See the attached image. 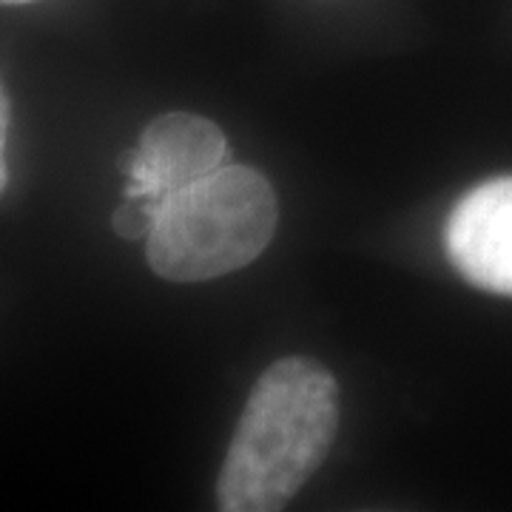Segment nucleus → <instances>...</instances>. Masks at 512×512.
Returning a JSON list of instances; mask_svg holds the SVG:
<instances>
[{"label": "nucleus", "mask_w": 512, "mask_h": 512, "mask_svg": "<svg viewBox=\"0 0 512 512\" xmlns=\"http://www.w3.org/2000/svg\"><path fill=\"white\" fill-rule=\"evenodd\" d=\"M154 211L157 205L146 197H131L126 194V200L117 205L114 211V231L123 239H148L151 228H154Z\"/></svg>", "instance_id": "5"}, {"label": "nucleus", "mask_w": 512, "mask_h": 512, "mask_svg": "<svg viewBox=\"0 0 512 512\" xmlns=\"http://www.w3.org/2000/svg\"><path fill=\"white\" fill-rule=\"evenodd\" d=\"M339 430V384L305 356L279 359L254 384L217 481L225 512L282 510L322 467Z\"/></svg>", "instance_id": "1"}, {"label": "nucleus", "mask_w": 512, "mask_h": 512, "mask_svg": "<svg viewBox=\"0 0 512 512\" xmlns=\"http://www.w3.org/2000/svg\"><path fill=\"white\" fill-rule=\"evenodd\" d=\"M6 128H9V97L0 83V194L6 191V163H3V148H6Z\"/></svg>", "instance_id": "6"}, {"label": "nucleus", "mask_w": 512, "mask_h": 512, "mask_svg": "<svg viewBox=\"0 0 512 512\" xmlns=\"http://www.w3.org/2000/svg\"><path fill=\"white\" fill-rule=\"evenodd\" d=\"M0 3H6V6H15V3H32V0H0Z\"/></svg>", "instance_id": "7"}, {"label": "nucleus", "mask_w": 512, "mask_h": 512, "mask_svg": "<svg viewBox=\"0 0 512 512\" xmlns=\"http://www.w3.org/2000/svg\"><path fill=\"white\" fill-rule=\"evenodd\" d=\"M228 160L222 128L200 114L171 111L143 131L140 146L123 157L126 194L146 197L154 205L171 191L217 171Z\"/></svg>", "instance_id": "3"}, {"label": "nucleus", "mask_w": 512, "mask_h": 512, "mask_svg": "<svg viewBox=\"0 0 512 512\" xmlns=\"http://www.w3.org/2000/svg\"><path fill=\"white\" fill-rule=\"evenodd\" d=\"M444 245L470 285L512 296V177L470 188L450 211Z\"/></svg>", "instance_id": "4"}, {"label": "nucleus", "mask_w": 512, "mask_h": 512, "mask_svg": "<svg viewBox=\"0 0 512 512\" xmlns=\"http://www.w3.org/2000/svg\"><path fill=\"white\" fill-rule=\"evenodd\" d=\"M276 222L271 183L248 165L225 163L157 202L148 265L168 282L234 274L271 245Z\"/></svg>", "instance_id": "2"}]
</instances>
